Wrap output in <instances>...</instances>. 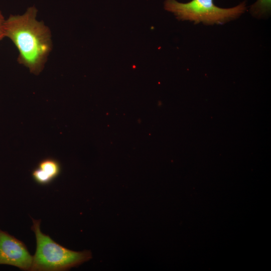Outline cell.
Wrapping results in <instances>:
<instances>
[{
	"mask_svg": "<svg viewBox=\"0 0 271 271\" xmlns=\"http://www.w3.org/2000/svg\"><path fill=\"white\" fill-rule=\"evenodd\" d=\"M37 12L31 7L22 15H11L5 22V36L19 51L18 62L35 75L43 70L52 47L50 30L36 20Z\"/></svg>",
	"mask_w": 271,
	"mask_h": 271,
	"instance_id": "1",
	"label": "cell"
},
{
	"mask_svg": "<svg viewBox=\"0 0 271 271\" xmlns=\"http://www.w3.org/2000/svg\"><path fill=\"white\" fill-rule=\"evenodd\" d=\"M31 227L36 238V250L31 270H66L92 258L90 250L75 251L60 245L40 230V220L33 219Z\"/></svg>",
	"mask_w": 271,
	"mask_h": 271,
	"instance_id": "2",
	"label": "cell"
},
{
	"mask_svg": "<svg viewBox=\"0 0 271 271\" xmlns=\"http://www.w3.org/2000/svg\"><path fill=\"white\" fill-rule=\"evenodd\" d=\"M164 9L173 13L179 20L211 25L222 24L238 18L246 11L247 7L245 1L233 8H221L214 5L213 0H192L187 3L166 0Z\"/></svg>",
	"mask_w": 271,
	"mask_h": 271,
	"instance_id": "3",
	"label": "cell"
},
{
	"mask_svg": "<svg viewBox=\"0 0 271 271\" xmlns=\"http://www.w3.org/2000/svg\"><path fill=\"white\" fill-rule=\"evenodd\" d=\"M33 259L23 242L0 229V264L31 270Z\"/></svg>",
	"mask_w": 271,
	"mask_h": 271,
	"instance_id": "4",
	"label": "cell"
},
{
	"mask_svg": "<svg viewBox=\"0 0 271 271\" xmlns=\"http://www.w3.org/2000/svg\"><path fill=\"white\" fill-rule=\"evenodd\" d=\"M61 172L59 162L52 158L42 160L38 167L32 172V177L35 182L40 185H47L56 178Z\"/></svg>",
	"mask_w": 271,
	"mask_h": 271,
	"instance_id": "5",
	"label": "cell"
},
{
	"mask_svg": "<svg viewBox=\"0 0 271 271\" xmlns=\"http://www.w3.org/2000/svg\"><path fill=\"white\" fill-rule=\"evenodd\" d=\"M271 11V0H257L249 8L250 14L257 18L268 16Z\"/></svg>",
	"mask_w": 271,
	"mask_h": 271,
	"instance_id": "6",
	"label": "cell"
},
{
	"mask_svg": "<svg viewBox=\"0 0 271 271\" xmlns=\"http://www.w3.org/2000/svg\"><path fill=\"white\" fill-rule=\"evenodd\" d=\"M5 20L3 14L0 11V41L6 37L5 31Z\"/></svg>",
	"mask_w": 271,
	"mask_h": 271,
	"instance_id": "7",
	"label": "cell"
}]
</instances>
